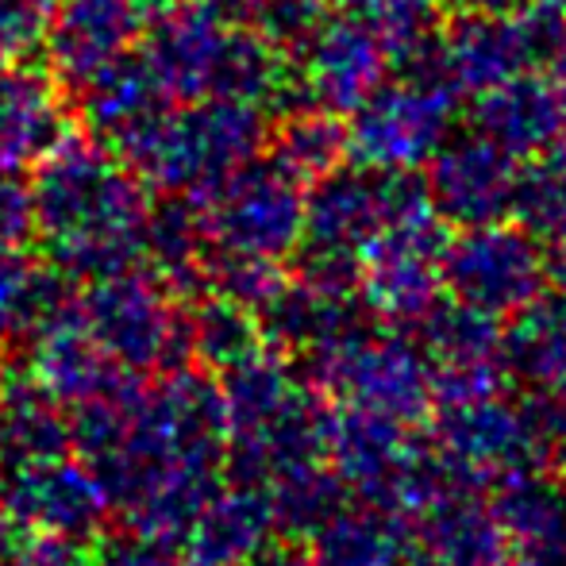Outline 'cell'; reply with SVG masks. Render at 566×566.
I'll return each mask as SVG.
<instances>
[{
    "label": "cell",
    "instance_id": "e0dca14e",
    "mask_svg": "<svg viewBox=\"0 0 566 566\" xmlns=\"http://www.w3.org/2000/svg\"><path fill=\"white\" fill-rule=\"evenodd\" d=\"M77 93H82L85 127L93 139L108 143V147H116L124 135H132L143 119H150L166 105V93L158 90L147 62L132 59V54L93 74Z\"/></svg>",
    "mask_w": 566,
    "mask_h": 566
},
{
    "label": "cell",
    "instance_id": "ffe728a7",
    "mask_svg": "<svg viewBox=\"0 0 566 566\" xmlns=\"http://www.w3.org/2000/svg\"><path fill=\"white\" fill-rule=\"evenodd\" d=\"M66 308L59 270L23 259L20 247L0 251V336L39 332Z\"/></svg>",
    "mask_w": 566,
    "mask_h": 566
},
{
    "label": "cell",
    "instance_id": "30bf717a",
    "mask_svg": "<svg viewBox=\"0 0 566 566\" xmlns=\"http://www.w3.org/2000/svg\"><path fill=\"white\" fill-rule=\"evenodd\" d=\"M147 4L150 0H59L43 35L59 82L82 90L93 74L124 59L147 28Z\"/></svg>",
    "mask_w": 566,
    "mask_h": 566
},
{
    "label": "cell",
    "instance_id": "d4e9b609",
    "mask_svg": "<svg viewBox=\"0 0 566 566\" xmlns=\"http://www.w3.org/2000/svg\"><path fill=\"white\" fill-rule=\"evenodd\" d=\"M528 220L547 251V266L566 274V178L547 174L528 201Z\"/></svg>",
    "mask_w": 566,
    "mask_h": 566
},
{
    "label": "cell",
    "instance_id": "6da1fadb",
    "mask_svg": "<svg viewBox=\"0 0 566 566\" xmlns=\"http://www.w3.org/2000/svg\"><path fill=\"white\" fill-rule=\"evenodd\" d=\"M31 220L54 270L70 277H108L132 270L147 247V201L139 174L101 139L62 135L35 163Z\"/></svg>",
    "mask_w": 566,
    "mask_h": 566
},
{
    "label": "cell",
    "instance_id": "9c48e42d",
    "mask_svg": "<svg viewBox=\"0 0 566 566\" xmlns=\"http://www.w3.org/2000/svg\"><path fill=\"white\" fill-rule=\"evenodd\" d=\"M544 266L536 239L482 224L467 231L459 243L443 247V290L478 313H521L539 297Z\"/></svg>",
    "mask_w": 566,
    "mask_h": 566
},
{
    "label": "cell",
    "instance_id": "5b68a950",
    "mask_svg": "<svg viewBox=\"0 0 566 566\" xmlns=\"http://www.w3.org/2000/svg\"><path fill=\"white\" fill-rule=\"evenodd\" d=\"M143 62L166 97L251 101L270 66L259 43L228 31L212 8H178L147 31Z\"/></svg>",
    "mask_w": 566,
    "mask_h": 566
},
{
    "label": "cell",
    "instance_id": "cb8c5ba5",
    "mask_svg": "<svg viewBox=\"0 0 566 566\" xmlns=\"http://www.w3.org/2000/svg\"><path fill=\"white\" fill-rule=\"evenodd\" d=\"M189 347L201 358H209V363L231 366L259 347V332H254V321L247 308L220 297L189 321Z\"/></svg>",
    "mask_w": 566,
    "mask_h": 566
},
{
    "label": "cell",
    "instance_id": "4316f807",
    "mask_svg": "<svg viewBox=\"0 0 566 566\" xmlns=\"http://www.w3.org/2000/svg\"><path fill=\"white\" fill-rule=\"evenodd\" d=\"M247 4H251L254 20L266 31H277V35L305 28L308 12H313V0H247Z\"/></svg>",
    "mask_w": 566,
    "mask_h": 566
},
{
    "label": "cell",
    "instance_id": "f546056e",
    "mask_svg": "<svg viewBox=\"0 0 566 566\" xmlns=\"http://www.w3.org/2000/svg\"><path fill=\"white\" fill-rule=\"evenodd\" d=\"M8 566H82V559L70 552L66 539H35L31 547L15 552V559Z\"/></svg>",
    "mask_w": 566,
    "mask_h": 566
},
{
    "label": "cell",
    "instance_id": "52a82bcc",
    "mask_svg": "<svg viewBox=\"0 0 566 566\" xmlns=\"http://www.w3.org/2000/svg\"><path fill=\"white\" fill-rule=\"evenodd\" d=\"M209 201L201 205L205 239L220 251L259 254V259H277L290 251L305 224V209L293 189V174L282 166H259V170L224 174L212 181Z\"/></svg>",
    "mask_w": 566,
    "mask_h": 566
},
{
    "label": "cell",
    "instance_id": "8fae6325",
    "mask_svg": "<svg viewBox=\"0 0 566 566\" xmlns=\"http://www.w3.org/2000/svg\"><path fill=\"white\" fill-rule=\"evenodd\" d=\"M412 539L440 566H513V544L493 501L459 478L412 516Z\"/></svg>",
    "mask_w": 566,
    "mask_h": 566
},
{
    "label": "cell",
    "instance_id": "277c9868",
    "mask_svg": "<svg viewBox=\"0 0 566 566\" xmlns=\"http://www.w3.org/2000/svg\"><path fill=\"white\" fill-rule=\"evenodd\" d=\"M254 143V119L243 101L217 97L201 108H158L116 143L139 178L166 189H209Z\"/></svg>",
    "mask_w": 566,
    "mask_h": 566
},
{
    "label": "cell",
    "instance_id": "ac0fdd59",
    "mask_svg": "<svg viewBox=\"0 0 566 566\" xmlns=\"http://www.w3.org/2000/svg\"><path fill=\"white\" fill-rule=\"evenodd\" d=\"M436 193L448 217L462 224H490L513 197V178L501 170V155L490 143H474V147L454 150L440 166Z\"/></svg>",
    "mask_w": 566,
    "mask_h": 566
},
{
    "label": "cell",
    "instance_id": "5bb4252c",
    "mask_svg": "<svg viewBox=\"0 0 566 566\" xmlns=\"http://www.w3.org/2000/svg\"><path fill=\"white\" fill-rule=\"evenodd\" d=\"M274 532L277 521L266 490L235 482L212 493L189 524V559L197 566H243Z\"/></svg>",
    "mask_w": 566,
    "mask_h": 566
},
{
    "label": "cell",
    "instance_id": "4fadbf2b",
    "mask_svg": "<svg viewBox=\"0 0 566 566\" xmlns=\"http://www.w3.org/2000/svg\"><path fill=\"white\" fill-rule=\"evenodd\" d=\"M409 544V516L358 493H347L308 536V547L321 566H397Z\"/></svg>",
    "mask_w": 566,
    "mask_h": 566
},
{
    "label": "cell",
    "instance_id": "603a6c76",
    "mask_svg": "<svg viewBox=\"0 0 566 566\" xmlns=\"http://www.w3.org/2000/svg\"><path fill=\"white\" fill-rule=\"evenodd\" d=\"M374 74H378L374 43L347 28L332 31L313 59L316 90H321L328 101H336V105H350V101L363 97V93L370 90Z\"/></svg>",
    "mask_w": 566,
    "mask_h": 566
},
{
    "label": "cell",
    "instance_id": "ba28073f",
    "mask_svg": "<svg viewBox=\"0 0 566 566\" xmlns=\"http://www.w3.org/2000/svg\"><path fill=\"white\" fill-rule=\"evenodd\" d=\"M77 316L119 366H155L193 350L189 324L174 313L166 290L147 274L119 270L97 277Z\"/></svg>",
    "mask_w": 566,
    "mask_h": 566
},
{
    "label": "cell",
    "instance_id": "4dcf8cb0",
    "mask_svg": "<svg viewBox=\"0 0 566 566\" xmlns=\"http://www.w3.org/2000/svg\"><path fill=\"white\" fill-rule=\"evenodd\" d=\"M552 462H555V467H559V478H563V485H566V432L559 436V443H555Z\"/></svg>",
    "mask_w": 566,
    "mask_h": 566
},
{
    "label": "cell",
    "instance_id": "7a4b0ae2",
    "mask_svg": "<svg viewBox=\"0 0 566 566\" xmlns=\"http://www.w3.org/2000/svg\"><path fill=\"white\" fill-rule=\"evenodd\" d=\"M224 417L239 482L274 485L277 478L328 462V405L301 381L282 355L254 347L224 366Z\"/></svg>",
    "mask_w": 566,
    "mask_h": 566
},
{
    "label": "cell",
    "instance_id": "2e32d148",
    "mask_svg": "<svg viewBox=\"0 0 566 566\" xmlns=\"http://www.w3.org/2000/svg\"><path fill=\"white\" fill-rule=\"evenodd\" d=\"M66 135L54 85L31 70L0 66V166H35Z\"/></svg>",
    "mask_w": 566,
    "mask_h": 566
},
{
    "label": "cell",
    "instance_id": "8992f818",
    "mask_svg": "<svg viewBox=\"0 0 566 566\" xmlns=\"http://www.w3.org/2000/svg\"><path fill=\"white\" fill-rule=\"evenodd\" d=\"M308 381L339 405L417 424L432 409V363L417 343L355 328L308 350Z\"/></svg>",
    "mask_w": 566,
    "mask_h": 566
},
{
    "label": "cell",
    "instance_id": "3957f363",
    "mask_svg": "<svg viewBox=\"0 0 566 566\" xmlns=\"http://www.w3.org/2000/svg\"><path fill=\"white\" fill-rule=\"evenodd\" d=\"M566 432V405L552 397H513L509 389L436 405L432 448L459 482L493 485L552 462Z\"/></svg>",
    "mask_w": 566,
    "mask_h": 566
},
{
    "label": "cell",
    "instance_id": "d6986e66",
    "mask_svg": "<svg viewBox=\"0 0 566 566\" xmlns=\"http://www.w3.org/2000/svg\"><path fill=\"white\" fill-rule=\"evenodd\" d=\"M363 150L378 163H409L440 135V105L417 93H394L363 116Z\"/></svg>",
    "mask_w": 566,
    "mask_h": 566
},
{
    "label": "cell",
    "instance_id": "f1b7e54d",
    "mask_svg": "<svg viewBox=\"0 0 566 566\" xmlns=\"http://www.w3.org/2000/svg\"><path fill=\"white\" fill-rule=\"evenodd\" d=\"M101 566H181L166 552L158 539H147V544H113L105 552Z\"/></svg>",
    "mask_w": 566,
    "mask_h": 566
},
{
    "label": "cell",
    "instance_id": "44dd1931",
    "mask_svg": "<svg viewBox=\"0 0 566 566\" xmlns=\"http://www.w3.org/2000/svg\"><path fill=\"white\" fill-rule=\"evenodd\" d=\"M70 443V432L62 424L59 409L46 401V389H15L0 401V454L20 467V462H39L62 454Z\"/></svg>",
    "mask_w": 566,
    "mask_h": 566
},
{
    "label": "cell",
    "instance_id": "9a60e30c",
    "mask_svg": "<svg viewBox=\"0 0 566 566\" xmlns=\"http://www.w3.org/2000/svg\"><path fill=\"white\" fill-rule=\"evenodd\" d=\"M39 336L35 350V370L43 378V386H51L46 394L74 397V401H101V397L124 394V370L97 339L93 332L77 321L66 324V308L54 321H46Z\"/></svg>",
    "mask_w": 566,
    "mask_h": 566
},
{
    "label": "cell",
    "instance_id": "7c38bea8",
    "mask_svg": "<svg viewBox=\"0 0 566 566\" xmlns=\"http://www.w3.org/2000/svg\"><path fill=\"white\" fill-rule=\"evenodd\" d=\"M8 516L51 536H85L105 516V490L90 470L62 454L20 462L8 482Z\"/></svg>",
    "mask_w": 566,
    "mask_h": 566
},
{
    "label": "cell",
    "instance_id": "7402d4cb",
    "mask_svg": "<svg viewBox=\"0 0 566 566\" xmlns=\"http://www.w3.org/2000/svg\"><path fill=\"white\" fill-rule=\"evenodd\" d=\"M482 119L497 135L501 147L516 150L536 147V143L552 139L563 127V113L555 105V97L547 90H536V85H513V90L497 93Z\"/></svg>",
    "mask_w": 566,
    "mask_h": 566
},
{
    "label": "cell",
    "instance_id": "484cf974",
    "mask_svg": "<svg viewBox=\"0 0 566 566\" xmlns=\"http://www.w3.org/2000/svg\"><path fill=\"white\" fill-rule=\"evenodd\" d=\"M35 231L31 220V189L15 178V170L0 166V251H12Z\"/></svg>",
    "mask_w": 566,
    "mask_h": 566
},
{
    "label": "cell",
    "instance_id": "83f0119b",
    "mask_svg": "<svg viewBox=\"0 0 566 566\" xmlns=\"http://www.w3.org/2000/svg\"><path fill=\"white\" fill-rule=\"evenodd\" d=\"M243 566H321V563H316L313 547L301 544V539H274L270 536Z\"/></svg>",
    "mask_w": 566,
    "mask_h": 566
}]
</instances>
